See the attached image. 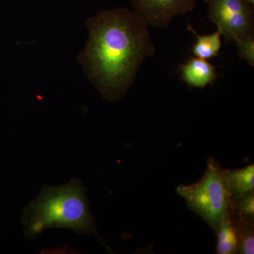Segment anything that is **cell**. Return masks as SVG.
<instances>
[{
    "instance_id": "7a4b0ae2",
    "label": "cell",
    "mask_w": 254,
    "mask_h": 254,
    "mask_svg": "<svg viewBox=\"0 0 254 254\" xmlns=\"http://www.w3.org/2000/svg\"><path fill=\"white\" fill-rule=\"evenodd\" d=\"M86 191L76 178L61 187H43L36 199L23 210L25 236L33 240L52 227L69 228L81 235L95 234Z\"/></svg>"
},
{
    "instance_id": "3957f363",
    "label": "cell",
    "mask_w": 254,
    "mask_h": 254,
    "mask_svg": "<svg viewBox=\"0 0 254 254\" xmlns=\"http://www.w3.org/2000/svg\"><path fill=\"white\" fill-rule=\"evenodd\" d=\"M177 192L186 200L189 208L215 231L222 218L230 211V192L224 170L213 157L207 161L203 176L194 184L180 185Z\"/></svg>"
},
{
    "instance_id": "277c9868",
    "label": "cell",
    "mask_w": 254,
    "mask_h": 254,
    "mask_svg": "<svg viewBox=\"0 0 254 254\" xmlns=\"http://www.w3.org/2000/svg\"><path fill=\"white\" fill-rule=\"evenodd\" d=\"M208 17L216 25L226 43L237 38L254 36V14L245 0H205Z\"/></svg>"
},
{
    "instance_id": "ba28073f",
    "label": "cell",
    "mask_w": 254,
    "mask_h": 254,
    "mask_svg": "<svg viewBox=\"0 0 254 254\" xmlns=\"http://www.w3.org/2000/svg\"><path fill=\"white\" fill-rule=\"evenodd\" d=\"M216 252L219 254L237 253L238 240L236 228L230 216V211L222 218L216 230Z\"/></svg>"
},
{
    "instance_id": "6da1fadb",
    "label": "cell",
    "mask_w": 254,
    "mask_h": 254,
    "mask_svg": "<svg viewBox=\"0 0 254 254\" xmlns=\"http://www.w3.org/2000/svg\"><path fill=\"white\" fill-rule=\"evenodd\" d=\"M86 23L89 37L78 62L103 98L122 99L144 60L154 55L148 25L136 11L125 9L104 10Z\"/></svg>"
},
{
    "instance_id": "8992f818",
    "label": "cell",
    "mask_w": 254,
    "mask_h": 254,
    "mask_svg": "<svg viewBox=\"0 0 254 254\" xmlns=\"http://www.w3.org/2000/svg\"><path fill=\"white\" fill-rule=\"evenodd\" d=\"M182 80L192 88H205L218 77L215 66L208 60L192 58L180 66Z\"/></svg>"
},
{
    "instance_id": "7c38bea8",
    "label": "cell",
    "mask_w": 254,
    "mask_h": 254,
    "mask_svg": "<svg viewBox=\"0 0 254 254\" xmlns=\"http://www.w3.org/2000/svg\"><path fill=\"white\" fill-rule=\"evenodd\" d=\"M239 55L250 66L254 65V36L243 37L235 40Z\"/></svg>"
},
{
    "instance_id": "9c48e42d",
    "label": "cell",
    "mask_w": 254,
    "mask_h": 254,
    "mask_svg": "<svg viewBox=\"0 0 254 254\" xmlns=\"http://www.w3.org/2000/svg\"><path fill=\"white\" fill-rule=\"evenodd\" d=\"M188 28L196 36V43L193 46V53L195 58L208 60L219 56L222 45V34L218 30L212 34L200 36L190 25Z\"/></svg>"
},
{
    "instance_id": "52a82bcc",
    "label": "cell",
    "mask_w": 254,
    "mask_h": 254,
    "mask_svg": "<svg viewBox=\"0 0 254 254\" xmlns=\"http://www.w3.org/2000/svg\"><path fill=\"white\" fill-rule=\"evenodd\" d=\"M230 197L237 198L254 191V165L235 170H224Z\"/></svg>"
},
{
    "instance_id": "5b68a950",
    "label": "cell",
    "mask_w": 254,
    "mask_h": 254,
    "mask_svg": "<svg viewBox=\"0 0 254 254\" xmlns=\"http://www.w3.org/2000/svg\"><path fill=\"white\" fill-rule=\"evenodd\" d=\"M132 3L147 24L167 28L175 16L193 10L195 0H132Z\"/></svg>"
},
{
    "instance_id": "30bf717a",
    "label": "cell",
    "mask_w": 254,
    "mask_h": 254,
    "mask_svg": "<svg viewBox=\"0 0 254 254\" xmlns=\"http://www.w3.org/2000/svg\"><path fill=\"white\" fill-rule=\"evenodd\" d=\"M231 218L236 228L237 240H238L237 252L243 254H253L254 253V222L241 218H233L232 216Z\"/></svg>"
},
{
    "instance_id": "8fae6325",
    "label": "cell",
    "mask_w": 254,
    "mask_h": 254,
    "mask_svg": "<svg viewBox=\"0 0 254 254\" xmlns=\"http://www.w3.org/2000/svg\"><path fill=\"white\" fill-rule=\"evenodd\" d=\"M230 213L233 218L253 221L254 219V192L230 200Z\"/></svg>"
},
{
    "instance_id": "4fadbf2b",
    "label": "cell",
    "mask_w": 254,
    "mask_h": 254,
    "mask_svg": "<svg viewBox=\"0 0 254 254\" xmlns=\"http://www.w3.org/2000/svg\"><path fill=\"white\" fill-rule=\"evenodd\" d=\"M245 1H247V2L250 3V4H254V0H245Z\"/></svg>"
}]
</instances>
